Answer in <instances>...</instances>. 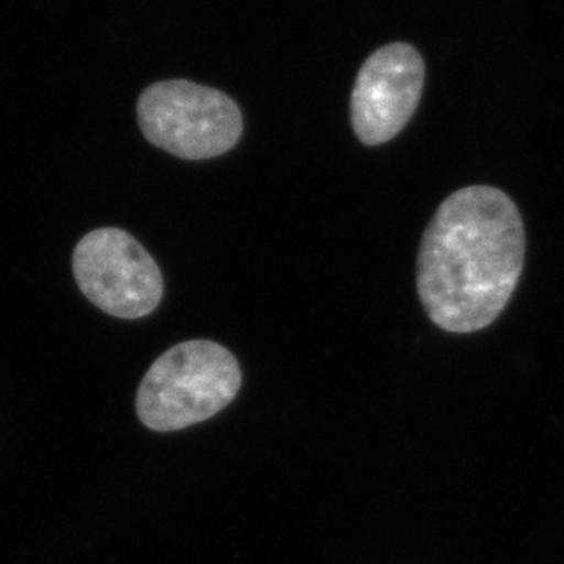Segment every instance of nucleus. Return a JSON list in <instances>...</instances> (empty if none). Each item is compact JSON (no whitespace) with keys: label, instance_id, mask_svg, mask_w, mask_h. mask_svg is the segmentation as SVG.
Listing matches in <instances>:
<instances>
[{"label":"nucleus","instance_id":"f03ea898","mask_svg":"<svg viewBox=\"0 0 564 564\" xmlns=\"http://www.w3.org/2000/svg\"><path fill=\"white\" fill-rule=\"evenodd\" d=\"M242 383L239 361L207 339L178 343L143 376L137 394L138 419L158 433L206 422L228 408Z\"/></svg>","mask_w":564,"mask_h":564},{"label":"nucleus","instance_id":"7ed1b4c3","mask_svg":"<svg viewBox=\"0 0 564 564\" xmlns=\"http://www.w3.org/2000/svg\"><path fill=\"white\" fill-rule=\"evenodd\" d=\"M141 132L182 160L220 156L237 145L242 116L234 99L196 83H154L138 101Z\"/></svg>","mask_w":564,"mask_h":564},{"label":"nucleus","instance_id":"39448f33","mask_svg":"<svg viewBox=\"0 0 564 564\" xmlns=\"http://www.w3.org/2000/svg\"><path fill=\"white\" fill-rule=\"evenodd\" d=\"M425 66L411 44H387L365 61L354 85L350 116L365 145L392 140L413 118L422 98Z\"/></svg>","mask_w":564,"mask_h":564},{"label":"nucleus","instance_id":"f257e3e1","mask_svg":"<svg viewBox=\"0 0 564 564\" xmlns=\"http://www.w3.org/2000/svg\"><path fill=\"white\" fill-rule=\"evenodd\" d=\"M527 231L510 196L469 185L447 196L420 245L416 288L429 319L471 334L497 321L516 292Z\"/></svg>","mask_w":564,"mask_h":564},{"label":"nucleus","instance_id":"20e7f679","mask_svg":"<svg viewBox=\"0 0 564 564\" xmlns=\"http://www.w3.org/2000/svg\"><path fill=\"white\" fill-rule=\"evenodd\" d=\"M83 295L105 314L140 319L162 303L163 278L151 253L120 228L94 229L72 257Z\"/></svg>","mask_w":564,"mask_h":564}]
</instances>
